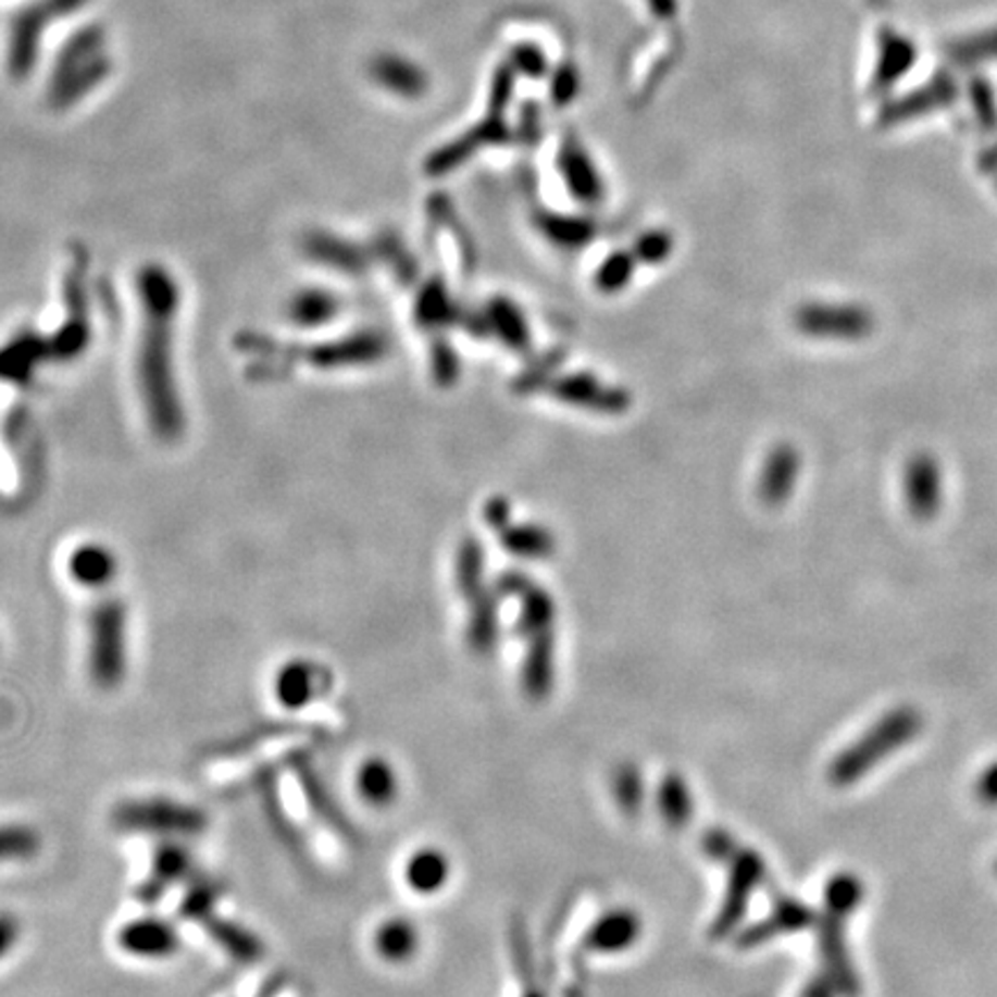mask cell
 Masks as SVG:
<instances>
[{"label": "cell", "instance_id": "cell-24", "mask_svg": "<svg viewBox=\"0 0 997 997\" xmlns=\"http://www.w3.org/2000/svg\"><path fill=\"white\" fill-rule=\"evenodd\" d=\"M374 947L388 963H404L419 949V931L407 919H388L374 935Z\"/></svg>", "mask_w": 997, "mask_h": 997}, {"label": "cell", "instance_id": "cell-42", "mask_svg": "<svg viewBox=\"0 0 997 997\" xmlns=\"http://www.w3.org/2000/svg\"><path fill=\"white\" fill-rule=\"evenodd\" d=\"M45 5L53 18H63V16H70L74 12H79L82 8H86L88 0H45Z\"/></svg>", "mask_w": 997, "mask_h": 997}, {"label": "cell", "instance_id": "cell-13", "mask_svg": "<svg viewBox=\"0 0 997 997\" xmlns=\"http://www.w3.org/2000/svg\"><path fill=\"white\" fill-rule=\"evenodd\" d=\"M956 100V82L949 77V74H937L933 82H929L924 88L912 90L910 96L900 98L892 102L889 107H884L880 123L882 125H898L912 119H919L924 114H931L935 109L949 107Z\"/></svg>", "mask_w": 997, "mask_h": 997}, {"label": "cell", "instance_id": "cell-26", "mask_svg": "<svg viewBox=\"0 0 997 997\" xmlns=\"http://www.w3.org/2000/svg\"><path fill=\"white\" fill-rule=\"evenodd\" d=\"M540 232L561 248H582L596 236V224L582 217H563V215H540Z\"/></svg>", "mask_w": 997, "mask_h": 997}, {"label": "cell", "instance_id": "cell-40", "mask_svg": "<svg viewBox=\"0 0 997 997\" xmlns=\"http://www.w3.org/2000/svg\"><path fill=\"white\" fill-rule=\"evenodd\" d=\"M577 90H579L577 70L573 65L559 67L552 79V102L559 107H566L577 98Z\"/></svg>", "mask_w": 997, "mask_h": 997}, {"label": "cell", "instance_id": "cell-27", "mask_svg": "<svg viewBox=\"0 0 997 997\" xmlns=\"http://www.w3.org/2000/svg\"><path fill=\"white\" fill-rule=\"evenodd\" d=\"M337 314V300L333 294L322 289L300 291L289 308L291 322L300 326H322Z\"/></svg>", "mask_w": 997, "mask_h": 997}, {"label": "cell", "instance_id": "cell-35", "mask_svg": "<svg viewBox=\"0 0 997 997\" xmlns=\"http://www.w3.org/2000/svg\"><path fill=\"white\" fill-rule=\"evenodd\" d=\"M635 259L628 252H616L608 257V261L598 271V287L603 291H616L626 287V282L633 275Z\"/></svg>", "mask_w": 997, "mask_h": 997}, {"label": "cell", "instance_id": "cell-8", "mask_svg": "<svg viewBox=\"0 0 997 997\" xmlns=\"http://www.w3.org/2000/svg\"><path fill=\"white\" fill-rule=\"evenodd\" d=\"M116 943L121 951L141 961H164L180 951V933L169 919L139 917L119 931Z\"/></svg>", "mask_w": 997, "mask_h": 997}, {"label": "cell", "instance_id": "cell-10", "mask_svg": "<svg viewBox=\"0 0 997 997\" xmlns=\"http://www.w3.org/2000/svg\"><path fill=\"white\" fill-rule=\"evenodd\" d=\"M326 690V670L308 661V658H294V661L285 663L275 672L273 680V695L277 705L289 711H300L314 705V700L322 698Z\"/></svg>", "mask_w": 997, "mask_h": 997}, {"label": "cell", "instance_id": "cell-15", "mask_svg": "<svg viewBox=\"0 0 997 997\" xmlns=\"http://www.w3.org/2000/svg\"><path fill=\"white\" fill-rule=\"evenodd\" d=\"M552 392L563 402L582 404V407L603 411V413H619V411H624L626 404L631 402V398L624 390L600 384L589 374L563 376V379H559L552 386Z\"/></svg>", "mask_w": 997, "mask_h": 997}, {"label": "cell", "instance_id": "cell-17", "mask_svg": "<svg viewBox=\"0 0 997 997\" xmlns=\"http://www.w3.org/2000/svg\"><path fill=\"white\" fill-rule=\"evenodd\" d=\"M104 45H107V33L102 26L92 24V26L79 28L63 45L59 55H55V63L51 67V77H49V88L65 82L67 77H72L74 72H79L82 67L96 61L98 55L104 53Z\"/></svg>", "mask_w": 997, "mask_h": 997}, {"label": "cell", "instance_id": "cell-3", "mask_svg": "<svg viewBox=\"0 0 997 997\" xmlns=\"http://www.w3.org/2000/svg\"><path fill=\"white\" fill-rule=\"evenodd\" d=\"M111 820H114L121 832L127 834L180 840L199 836L209 826V818H205L201 808L169 797L127 799L114 808Z\"/></svg>", "mask_w": 997, "mask_h": 997}, {"label": "cell", "instance_id": "cell-30", "mask_svg": "<svg viewBox=\"0 0 997 997\" xmlns=\"http://www.w3.org/2000/svg\"><path fill=\"white\" fill-rule=\"evenodd\" d=\"M503 545L520 557H548L554 550V538L540 526H513L503 529Z\"/></svg>", "mask_w": 997, "mask_h": 997}, {"label": "cell", "instance_id": "cell-6", "mask_svg": "<svg viewBox=\"0 0 997 997\" xmlns=\"http://www.w3.org/2000/svg\"><path fill=\"white\" fill-rule=\"evenodd\" d=\"M803 335L820 340H861L875 328L873 312L855 303H808L795 314Z\"/></svg>", "mask_w": 997, "mask_h": 997}, {"label": "cell", "instance_id": "cell-21", "mask_svg": "<svg viewBox=\"0 0 997 997\" xmlns=\"http://www.w3.org/2000/svg\"><path fill=\"white\" fill-rule=\"evenodd\" d=\"M917 61L914 45L892 28L880 33V59L873 77V90L892 88Z\"/></svg>", "mask_w": 997, "mask_h": 997}, {"label": "cell", "instance_id": "cell-7", "mask_svg": "<svg viewBox=\"0 0 997 997\" xmlns=\"http://www.w3.org/2000/svg\"><path fill=\"white\" fill-rule=\"evenodd\" d=\"M53 22L45 0L24 8L12 18L10 45H8V70L14 82H26L37 61H40L42 37L47 26Z\"/></svg>", "mask_w": 997, "mask_h": 997}, {"label": "cell", "instance_id": "cell-14", "mask_svg": "<svg viewBox=\"0 0 997 997\" xmlns=\"http://www.w3.org/2000/svg\"><path fill=\"white\" fill-rule=\"evenodd\" d=\"M370 77L388 92L404 100H419L429 86L427 74L421 65L404 59L400 53H379L370 63Z\"/></svg>", "mask_w": 997, "mask_h": 997}, {"label": "cell", "instance_id": "cell-28", "mask_svg": "<svg viewBox=\"0 0 997 997\" xmlns=\"http://www.w3.org/2000/svg\"><path fill=\"white\" fill-rule=\"evenodd\" d=\"M40 834L26 824H0V863L28 861L40 852Z\"/></svg>", "mask_w": 997, "mask_h": 997}, {"label": "cell", "instance_id": "cell-33", "mask_svg": "<svg viewBox=\"0 0 997 997\" xmlns=\"http://www.w3.org/2000/svg\"><path fill=\"white\" fill-rule=\"evenodd\" d=\"M949 59L958 65H974L982 61L997 59V30L970 37V40L949 45Z\"/></svg>", "mask_w": 997, "mask_h": 997}, {"label": "cell", "instance_id": "cell-37", "mask_svg": "<svg viewBox=\"0 0 997 997\" xmlns=\"http://www.w3.org/2000/svg\"><path fill=\"white\" fill-rule=\"evenodd\" d=\"M511 70L529 79H543L548 74L545 53L534 45H520L511 51Z\"/></svg>", "mask_w": 997, "mask_h": 997}, {"label": "cell", "instance_id": "cell-25", "mask_svg": "<svg viewBox=\"0 0 997 997\" xmlns=\"http://www.w3.org/2000/svg\"><path fill=\"white\" fill-rule=\"evenodd\" d=\"M404 877L419 894H435L448 880V859L437 850H421L407 863Z\"/></svg>", "mask_w": 997, "mask_h": 997}, {"label": "cell", "instance_id": "cell-9", "mask_svg": "<svg viewBox=\"0 0 997 997\" xmlns=\"http://www.w3.org/2000/svg\"><path fill=\"white\" fill-rule=\"evenodd\" d=\"M914 716H910V713H898V716L889 719L887 723H880L875 730H873V735L871 739L867 737V741H861L857 744L852 750L845 752V756L836 762L834 767V781L838 783H850L855 778H859V774L863 769H869L873 767L880 758V752L884 750H892L896 748L902 737H908L910 732L914 730Z\"/></svg>", "mask_w": 997, "mask_h": 997}, {"label": "cell", "instance_id": "cell-20", "mask_svg": "<svg viewBox=\"0 0 997 997\" xmlns=\"http://www.w3.org/2000/svg\"><path fill=\"white\" fill-rule=\"evenodd\" d=\"M799 466V453L793 446H778L771 450L760 483V497L767 506H781L787 501L797 485Z\"/></svg>", "mask_w": 997, "mask_h": 997}, {"label": "cell", "instance_id": "cell-12", "mask_svg": "<svg viewBox=\"0 0 997 997\" xmlns=\"http://www.w3.org/2000/svg\"><path fill=\"white\" fill-rule=\"evenodd\" d=\"M906 499L910 513L917 520H933L943 501V478L937 462L921 453L914 456L906 469Z\"/></svg>", "mask_w": 997, "mask_h": 997}, {"label": "cell", "instance_id": "cell-45", "mask_svg": "<svg viewBox=\"0 0 997 997\" xmlns=\"http://www.w3.org/2000/svg\"><path fill=\"white\" fill-rule=\"evenodd\" d=\"M980 162H982V169H984V172H986V174H990V176L995 178V185H997V158H990V155H982V158H980Z\"/></svg>", "mask_w": 997, "mask_h": 997}, {"label": "cell", "instance_id": "cell-23", "mask_svg": "<svg viewBox=\"0 0 997 997\" xmlns=\"http://www.w3.org/2000/svg\"><path fill=\"white\" fill-rule=\"evenodd\" d=\"M356 789H359L361 799L374 808L390 806L398 797V774H395L390 762L370 758L356 774Z\"/></svg>", "mask_w": 997, "mask_h": 997}, {"label": "cell", "instance_id": "cell-29", "mask_svg": "<svg viewBox=\"0 0 997 997\" xmlns=\"http://www.w3.org/2000/svg\"><path fill=\"white\" fill-rule=\"evenodd\" d=\"M637 919L633 914H612L606 921H600V926L591 935V947L594 949H606V951H616L628 947L633 939L637 937Z\"/></svg>", "mask_w": 997, "mask_h": 997}, {"label": "cell", "instance_id": "cell-31", "mask_svg": "<svg viewBox=\"0 0 997 997\" xmlns=\"http://www.w3.org/2000/svg\"><path fill=\"white\" fill-rule=\"evenodd\" d=\"M220 896H222V887L215 880L199 877L190 884V889H187L183 898V906H180V914L185 919L195 921V924H199L205 914H211L215 910Z\"/></svg>", "mask_w": 997, "mask_h": 997}, {"label": "cell", "instance_id": "cell-18", "mask_svg": "<svg viewBox=\"0 0 997 997\" xmlns=\"http://www.w3.org/2000/svg\"><path fill=\"white\" fill-rule=\"evenodd\" d=\"M119 563L111 550L100 543H84L67 559V573L86 589H104L116 579Z\"/></svg>", "mask_w": 997, "mask_h": 997}, {"label": "cell", "instance_id": "cell-22", "mask_svg": "<svg viewBox=\"0 0 997 997\" xmlns=\"http://www.w3.org/2000/svg\"><path fill=\"white\" fill-rule=\"evenodd\" d=\"M111 70H114V63H111L109 55L107 53L98 55L96 61L88 63L79 72H74L72 77H67L65 82L51 86L49 88V104L55 111H65L72 104L82 102L90 90H96L109 77Z\"/></svg>", "mask_w": 997, "mask_h": 997}, {"label": "cell", "instance_id": "cell-2", "mask_svg": "<svg viewBox=\"0 0 997 997\" xmlns=\"http://www.w3.org/2000/svg\"><path fill=\"white\" fill-rule=\"evenodd\" d=\"M127 672V612L119 598H102L88 616V674L102 690H116Z\"/></svg>", "mask_w": 997, "mask_h": 997}, {"label": "cell", "instance_id": "cell-36", "mask_svg": "<svg viewBox=\"0 0 997 997\" xmlns=\"http://www.w3.org/2000/svg\"><path fill=\"white\" fill-rule=\"evenodd\" d=\"M661 803H663V815L672 824H682L690 818V797L682 781L670 778L668 783H663Z\"/></svg>", "mask_w": 997, "mask_h": 997}, {"label": "cell", "instance_id": "cell-34", "mask_svg": "<svg viewBox=\"0 0 997 997\" xmlns=\"http://www.w3.org/2000/svg\"><path fill=\"white\" fill-rule=\"evenodd\" d=\"M416 312H419V322L427 328H437V326H446L453 322V308H450V300L444 287L437 285V282L423 291L419 306H416Z\"/></svg>", "mask_w": 997, "mask_h": 997}, {"label": "cell", "instance_id": "cell-1", "mask_svg": "<svg viewBox=\"0 0 997 997\" xmlns=\"http://www.w3.org/2000/svg\"><path fill=\"white\" fill-rule=\"evenodd\" d=\"M139 296L144 328L139 345V384L146 413L160 439H176L183 429V409L174 382V322L178 310V287L174 275L162 266H146L139 273Z\"/></svg>", "mask_w": 997, "mask_h": 997}, {"label": "cell", "instance_id": "cell-32", "mask_svg": "<svg viewBox=\"0 0 997 997\" xmlns=\"http://www.w3.org/2000/svg\"><path fill=\"white\" fill-rule=\"evenodd\" d=\"M490 322L495 324L506 345L524 349L526 342H529V333H526L520 312L508 303V300H495L490 306Z\"/></svg>", "mask_w": 997, "mask_h": 997}, {"label": "cell", "instance_id": "cell-39", "mask_svg": "<svg viewBox=\"0 0 997 997\" xmlns=\"http://www.w3.org/2000/svg\"><path fill=\"white\" fill-rule=\"evenodd\" d=\"M672 250V236L668 232H651V234H645L643 238L637 240V246H635V254L647 261V263H658V261H663Z\"/></svg>", "mask_w": 997, "mask_h": 997}, {"label": "cell", "instance_id": "cell-4", "mask_svg": "<svg viewBox=\"0 0 997 997\" xmlns=\"http://www.w3.org/2000/svg\"><path fill=\"white\" fill-rule=\"evenodd\" d=\"M513 70L511 67H501L495 77L493 86V100H490V116H487L481 125H476L472 132H466L464 137L456 139L453 144H448L439 148L437 153H432L427 158L425 172L432 176H444L448 172L458 169L460 162L472 158L481 146L487 144H499L506 141L508 129L503 123V107L511 98V88H513Z\"/></svg>", "mask_w": 997, "mask_h": 997}, {"label": "cell", "instance_id": "cell-43", "mask_svg": "<svg viewBox=\"0 0 997 997\" xmlns=\"http://www.w3.org/2000/svg\"><path fill=\"white\" fill-rule=\"evenodd\" d=\"M487 522H490L493 526H501L503 529L508 522V503L503 499H497L487 506Z\"/></svg>", "mask_w": 997, "mask_h": 997}, {"label": "cell", "instance_id": "cell-11", "mask_svg": "<svg viewBox=\"0 0 997 997\" xmlns=\"http://www.w3.org/2000/svg\"><path fill=\"white\" fill-rule=\"evenodd\" d=\"M195 871V857L180 838H164L153 855L150 875L139 884L137 896L144 902L160 900L178 882H185Z\"/></svg>", "mask_w": 997, "mask_h": 997}, {"label": "cell", "instance_id": "cell-38", "mask_svg": "<svg viewBox=\"0 0 997 997\" xmlns=\"http://www.w3.org/2000/svg\"><path fill=\"white\" fill-rule=\"evenodd\" d=\"M970 98H972V107H974V114H976V121L982 123L984 132H997V107H995V96H993V90L986 82L982 79H974L970 84Z\"/></svg>", "mask_w": 997, "mask_h": 997}, {"label": "cell", "instance_id": "cell-19", "mask_svg": "<svg viewBox=\"0 0 997 997\" xmlns=\"http://www.w3.org/2000/svg\"><path fill=\"white\" fill-rule=\"evenodd\" d=\"M199 926L205 929V933L215 939V945L227 951V956H232L236 963L250 965L263 956V943L252 931L236 924V921H229L224 917L220 919L215 910L211 914H205L199 921Z\"/></svg>", "mask_w": 997, "mask_h": 997}, {"label": "cell", "instance_id": "cell-44", "mask_svg": "<svg viewBox=\"0 0 997 997\" xmlns=\"http://www.w3.org/2000/svg\"><path fill=\"white\" fill-rule=\"evenodd\" d=\"M649 5L653 14L663 16V18H670L676 14V0H649Z\"/></svg>", "mask_w": 997, "mask_h": 997}, {"label": "cell", "instance_id": "cell-5", "mask_svg": "<svg viewBox=\"0 0 997 997\" xmlns=\"http://www.w3.org/2000/svg\"><path fill=\"white\" fill-rule=\"evenodd\" d=\"M508 591L520 594L524 600V628L532 637V656L526 665V686L534 693H543L550 682V624H552V603L540 589H534L532 582L524 577H506Z\"/></svg>", "mask_w": 997, "mask_h": 997}, {"label": "cell", "instance_id": "cell-16", "mask_svg": "<svg viewBox=\"0 0 997 997\" xmlns=\"http://www.w3.org/2000/svg\"><path fill=\"white\" fill-rule=\"evenodd\" d=\"M559 169H561L563 180H566L569 185V190L579 201L596 203L603 199L606 195L603 178H600L594 160L589 158L585 146H582L577 139L563 141L561 153H559Z\"/></svg>", "mask_w": 997, "mask_h": 997}, {"label": "cell", "instance_id": "cell-41", "mask_svg": "<svg viewBox=\"0 0 997 997\" xmlns=\"http://www.w3.org/2000/svg\"><path fill=\"white\" fill-rule=\"evenodd\" d=\"M18 935H22V924L12 914H0V961L16 947Z\"/></svg>", "mask_w": 997, "mask_h": 997}]
</instances>
